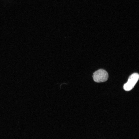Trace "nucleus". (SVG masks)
<instances>
[{
	"instance_id": "f257e3e1",
	"label": "nucleus",
	"mask_w": 139,
	"mask_h": 139,
	"mask_svg": "<svg viewBox=\"0 0 139 139\" xmlns=\"http://www.w3.org/2000/svg\"><path fill=\"white\" fill-rule=\"evenodd\" d=\"M93 77L94 80L97 82H103L107 80L108 75V73L105 70L100 69L93 73Z\"/></svg>"
},
{
	"instance_id": "f03ea898",
	"label": "nucleus",
	"mask_w": 139,
	"mask_h": 139,
	"mask_svg": "<svg viewBox=\"0 0 139 139\" xmlns=\"http://www.w3.org/2000/svg\"><path fill=\"white\" fill-rule=\"evenodd\" d=\"M139 75L137 73H134L131 74L127 82L123 86L124 89L126 91H129L134 87L138 81Z\"/></svg>"
}]
</instances>
